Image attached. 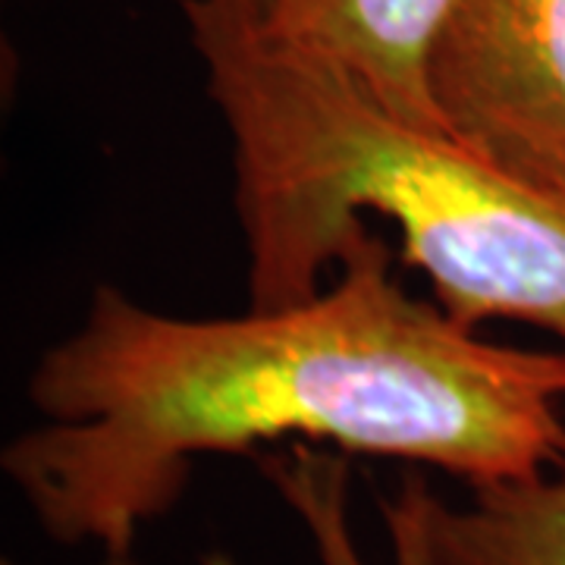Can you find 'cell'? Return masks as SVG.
Instances as JSON below:
<instances>
[{
	"mask_svg": "<svg viewBox=\"0 0 565 565\" xmlns=\"http://www.w3.org/2000/svg\"><path fill=\"white\" fill-rule=\"evenodd\" d=\"M367 223L315 299L173 318L98 286L29 377L47 418L3 471L47 537L129 565L192 462L296 440L444 468L471 487L565 468V352L490 343L412 296Z\"/></svg>",
	"mask_w": 565,
	"mask_h": 565,
	"instance_id": "6da1fadb",
	"label": "cell"
},
{
	"mask_svg": "<svg viewBox=\"0 0 565 565\" xmlns=\"http://www.w3.org/2000/svg\"><path fill=\"white\" fill-rule=\"evenodd\" d=\"M182 10L233 141L252 308L315 299L349 230L381 214L449 318L565 343V204L390 114L337 63L274 39L248 0Z\"/></svg>",
	"mask_w": 565,
	"mask_h": 565,
	"instance_id": "7a4b0ae2",
	"label": "cell"
},
{
	"mask_svg": "<svg viewBox=\"0 0 565 565\" xmlns=\"http://www.w3.org/2000/svg\"><path fill=\"white\" fill-rule=\"evenodd\" d=\"M427 82L449 139L565 204V0H449Z\"/></svg>",
	"mask_w": 565,
	"mask_h": 565,
	"instance_id": "3957f363",
	"label": "cell"
},
{
	"mask_svg": "<svg viewBox=\"0 0 565 565\" xmlns=\"http://www.w3.org/2000/svg\"><path fill=\"white\" fill-rule=\"evenodd\" d=\"M252 3V0H248ZM449 0H258L255 17L274 39L315 51L345 70L390 114L444 132L430 98L427 61Z\"/></svg>",
	"mask_w": 565,
	"mask_h": 565,
	"instance_id": "277c9868",
	"label": "cell"
},
{
	"mask_svg": "<svg viewBox=\"0 0 565 565\" xmlns=\"http://www.w3.org/2000/svg\"><path fill=\"white\" fill-rule=\"evenodd\" d=\"M262 475L302 522L321 565H367L349 525V462L330 449L292 444L286 452L262 456ZM430 484L408 471L393 500H384V522L393 541V565H434L427 537ZM136 565V563H129ZM202 565H236L223 553L204 556Z\"/></svg>",
	"mask_w": 565,
	"mask_h": 565,
	"instance_id": "5b68a950",
	"label": "cell"
},
{
	"mask_svg": "<svg viewBox=\"0 0 565 565\" xmlns=\"http://www.w3.org/2000/svg\"><path fill=\"white\" fill-rule=\"evenodd\" d=\"M434 565H565V471L475 487L468 505L430 493Z\"/></svg>",
	"mask_w": 565,
	"mask_h": 565,
	"instance_id": "8992f818",
	"label": "cell"
},
{
	"mask_svg": "<svg viewBox=\"0 0 565 565\" xmlns=\"http://www.w3.org/2000/svg\"><path fill=\"white\" fill-rule=\"evenodd\" d=\"M252 3H258V0H252Z\"/></svg>",
	"mask_w": 565,
	"mask_h": 565,
	"instance_id": "52a82bcc",
	"label": "cell"
}]
</instances>
